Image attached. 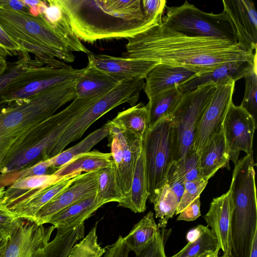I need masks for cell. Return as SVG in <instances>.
I'll return each mask as SVG.
<instances>
[{
    "instance_id": "6da1fadb",
    "label": "cell",
    "mask_w": 257,
    "mask_h": 257,
    "mask_svg": "<svg viewBox=\"0 0 257 257\" xmlns=\"http://www.w3.org/2000/svg\"><path fill=\"white\" fill-rule=\"evenodd\" d=\"M161 18L126 39L122 57L147 60L156 65L163 63L181 67L198 74L228 62L251 61L254 56L256 51L249 53L237 42L183 35L164 26Z\"/></svg>"
},
{
    "instance_id": "7a4b0ae2",
    "label": "cell",
    "mask_w": 257,
    "mask_h": 257,
    "mask_svg": "<svg viewBox=\"0 0 257 257\" xmlns=\"http://www.w3.org/2000/svg\"><path fill=\"white\" fill-rule=\"evenodd\" d=\"M0 26L23 52L33 53L44 65L62 68L75 60L72 52L41 15L0 5Z\"/></svg>"
},
{
    "instance_id": "3957f363",
    "label": "cell",
    "mask_w": 257,
    "mask_h": 257,
    "mask_svg": "<svg viewBox=\"0 0 257 257\" xmlns=\"http://www.w3.org/2000/svg\"><path fill=\"white\" fill-rule=\"evenodd\" d=\"M72 30L81 41L132 38L158 22L128 21L117 15L105 0H57Z\"/></svg>"
},
{
    "instance_id": "277c9868",
    "label": "cell",
    "mask_w": 257,
    "mask_h": 257,
    "mask_svg": "<svg viewBox=\"0 0 257 257\" xmlns=\"http://www.w3.org/2000/svg\"><path fill=\"white\" fill-rule=\"evenodd\" d=\"M161 23L189 37H213L237 42L235 27L227 13H206L186 1L176 7H166Z\"/></svg>"
},
{
    "instance_id": "5b68a950",
    "label": "cell",
    "mask_w": 257,
    "mask_h": 257,
    "mask_svg": "<svg viewBox=\"0 0 257 257\" xmlns=\"http://www.w3.org/2000/svg\"><path fill=\"white\" fill-rule=\"evenodd\" d=\"M145 83L143 78L121 81L107 94L94 101L66 129L53 147L50 158L61 153L70 143L80 139L93 123L111 109L125 103L131 106L135 105Z\"/></svg>"
},
{
    "instance_id": "8992f818",
    "label": "cell",
    "mask_w": 257,
    "mask_h": 257,
    "mask_svg": "<svg viewBox=\"0 0 257 257\" xmlns=\"http://www.w3.org/2000/svg\"><path fill=\"white\" fill-rule=\"evenodd\" d=\"M173 135L169 115L147 130L143 138L148 199L152 203L166 184L167 173L173 161Z\"/></svg>"
},
{
    "instance_id": "52a82bcc",
    "label": "cell",
    "mask_w": 257,
    "mask_h": 257,
    "mask_svg": "<svg viewBox=\"0 0 257 257\" xmlns=\"http://www.w3.org/2000/svg\"><path fill=\"white\" fill-rule=\"evenodd\" d=\"M215 86L210 83L184 94L170 115L173 124V161L185 157L192 148L196 127Z\"/></svg>"
},
{
    "instance_id": "ba28073f",
    "label": "cell",
    "mask_w": 257,
    "mask_h": 257,
    "mask_svg": "<svg viewBox=\"0 0 257 257\" xmlns=\"http://www.w3.org/2000/svg\"><path fill=\"white\" fill-rule=\"evenodd\" d=\"M107 123L112 166L118 185L125 197L130 191L136 165L143 150V139L111 120Z\"/></svg>"
},
{
    "instance_id": "9c48e42d",
    "label": "cell",
    "mask_w": 257,
    "mask_h": 257,
    "mask_svg": "<svg viewBox=\"0 0 257 257\" xmlns=\"http://www.w3.org/2000/svg\"><path fill=\"white\" fill-rule=\"evenodd\" d=\"M234 81L216 85L211 99L195 128L192 149L199 155L208 141L222 130L232 96Z\"/></svg>"
},
{
    "instance_id": "30bf717a",
    "label": "cell",
    "mask_w": 257,
    "mask_h": 257,
    "mask_svg": "<svg viewBox=\"0 0 257 257\" xmlns=\"http://www.w3.org/2000/svg\"><path fill=\"white\" fill-rule=\"evenodd\" d=\"M256 121L241 106L232 100L223 122L224 132L230 161L234 165L238 161L240 151L246 155L253 153V141Z\"/></svg>"
},
{
    "instance_id": "8fae6325",
    "label": "cell",
    "mask_w": 257,
    "mask_h": 257,
    "mask_svg": "<svg viewBox=\"0 0 257 257\" xmlns=\"http://www.w3.org/2000/svg\"><path fill=\"white\" fill-rule=\"evenodd\" d=\"M97 170L80 174L67 188L42 207L34 221L43 225L51 217L66 207L97 193Z\"/></svg>"
},
{
    "instance_id": "7c38bea8",
    "label": "cell",
    "mask_w": 257,
    "mask_h": 257,
    "mask_svg": "<svg viewBox=\"0 0 257 257\" xmlns=\"http://www.w3.org/2000/svg\"><path fill=\"white\" fill-rule=\"evenodd\" d=\"M56 227L20 218L8 239L3 257H31L49 241Z\"/></svg>"
},
{
    "instance_id": "4fadbf2b",
    "label": "cell",
    "mask_w": 257,
    "mask_h": 257,
    "mask_svg": "<svg viewBox=\"0 0 257 257\" xmlns=\"http://www.w3.org/2000/svg\"><path fill=\"white\" fill-rule=\"evenodd\" d=\"M224 11L236 31L237 43L248 53L257 48V12L251 0H223Z\"/></svg>"
},
{
    "instance_id": "5bb4252c",
    "label": "cell",
    "mask_w": 257,
    "mask_h": 257,
    "mask_svg": "<svg viewBox=\"0 0 257 257\" xmlns=\"http://www.w3.org/2000/svg\"><path fill=\"white\" fill-rule=\"evenodd\" d=\"M90 66L100 70L118 82L134 78H145L156 65L144 59L118 57L104 54L87 55Z\"/></svg>"
},
{
    "instance_id": "9a60e30c",
    "label": "cell",
    "mask_w": 257,
    "mask_h": 257,
    "mask_svg": "<svg viewBox=\"0 0 257 257\" xmlns=\"http://www.w3.org/2000/svg\"><path fill=\"white\" fill-rule=\"evenodd\" d=\"M234 206L231 189L214 198L203 216L207 226L214 233L223 256L231 257V220Z\"/></svg>"
},
{
    "instance_id": "2e32d148",
    "label": "cell",
    "mask_w": 257,
    "mask_h": 257,
    "mask_svg": "<svg viewBox=\"0 0 257 257\" xmlns=\"http://www.w3.org/2000/svg\"><path fill=\"white\" fill-rule=\"evenodd\" d=\"M84 68L76 69L71 66L53 68L49 73L16 88L0 93V108L17 100L27 98L45 89L74 80L83 72Z\"/></svg>"
},
{
    "instance_id": "e0dca14e",
    "label": "cell",
    "mask_w": 257,
    "mask_h": 257,
    "mask_svg": "<svg viewBox=\"0 0 257 257\" xmlns=\"http://www.w3.org/2000/svg\"><path fill=\"white\" fill-rule=\"evenodd\" d=\"M256 57V52L251 61H232L222 64L210 71L196 74L180 84L177 88L181 92L185 94L210 83L218 85L235 82L244 77Z\"/></svg>"
},
{
    "instance_id": "ac0fdd59",
    "label": "cell",
    "mask_w": 257,
    "mask_h": 257,
    "mask_svg": "<svg viewBox=\"0 0 257 257\" xmlns=\"http://www.w3.org/2000/svg\"><path fill=\"white\" fill-rule=\"evenodd\" d=\"M80 174L76 173L64 177L36 191L26 198L8 208L18 217L34 221L39 210L69 186Z\"/></svg>"
},
{
    "instance_id": "d6986e66",
    "label": "cell",
    "mask_w": 257,
    "mask_h": 257,
    "mask_svg": "<svg viewBox=\"0 0 257 257\" xmlns=\"http://www.w3.org/2000/svg\"><path fill=\"white\" fill-rule=\"evenodd\" d=\"M195 74L185 68L158 64L146 75L144 90L149 99L159 93L178 87Z\"/></svg>"
},
{
    "instance_id": "ffe728a7",
    "label": "cell",
    "mask_w": 257,
    "mask_h": 257,
    "mask_svg": "<svg viewBox=\"0 0 257 257\" xmlns=\"http://www.w3.org/2000/svg\"><path fill=\"white\" fill-rule=\"evenodd\" d=\"M119 83L105 73L87 65L75 80L76 97L98 99L107 94Z\"/></svg>"
},
{
    "instance_id": "44dd1931",
    "label": "cell",
    "mask_w": 257,
    "mask_h": 257,
    "mask_svg": "<svg viewBox=\"0 0 257 257\" xmlns=\"http://www.w3.org/2000/svg\"><path fill=\"white\" fill-rule=\"evenodd\" d=\"M230 158L223 129L208 141L199 154L200 177L211 178L220 168L230 169Z\"/></svg>"
},
{
    "instance_id": "7402d4cb",
    "label": "cell",
    "mask_w": 257,
    "mask_h": 257,
    "mask_svg": "<svg viewBox=\"0 0 257 257\" xmlns=\"http://www.w3.org/2000/svg\"><path fill=\"white\" fill-rule=\"evenodd\" d=\"M47 5L40 15L64 41L71 52L92 53L84 46L73 33L68 19L57 0L47 1Z\"/></svg>"
},
{
    "instance_id": "603a6c76",
    "label": "cell",
    "mask_w": 257,
    "mask_h": 257,
    "mask_svg": "<svg viewBox=\"0 0 257 257\" xmlns=\"http://www.w3.org/2000/svg\"><path fill=\"white\" fill-rule=\"evenodd\" d=\"M104 204L96 196L74 203L55 214L46 223L57 228H73L91 217Z\"/></svg>"
},
{
    "instance_id": "cb8c5ba5",
    "label": "cell",
    "mask_w": 257,
    "mask_h": 257,
    "mask_svg": "<svg viewBox=\"0 0 257 257\" xmlns=\"http://www.w3.org/2000/svg\"><path fill=\"white\" fill-rule=\"evenodd\" d=\"M148 197L145 158L142 150L136 165L130 191L118 203V206L128 208L135 213H142L146 209Z\"/></svg>"
},
{
    "instance_id": "d4e9b609",
    "label": "cell",
    "mask_w": 257,
    "mask_h": 257,
    "mask_svg": "<svg viewBox=\"0 0 257 257\" xmlns=\"http://www.w3.org/2000/svg\"><path fill=\"white\" fill-rule=\"evenodd\" d=\"M54 239L38 249L31 257H67L73 245L84 236L82 223L73 228H57Z\"/></svg>"
},
{
    "instance_id": "484cf974",
    "label": "cell",
    "mask_w": 257,
    "mask_h": 257,
    "mask_svg": "<svg viewBox=\"0 0 257 257\" xmlns=\"http://www.w3.org/2000/svg\"><path fill=\"white\" fill-rule=\"evenodd\" d=\"M55 175L27 176L17 179L6 190L1 201L9 208L24 200L36 191L53 183L60 179Z\"/></svg>"
},
{
    "instance_id": "4316f807",
    "label": "cell",
    "mask_w": 257,
    "mask_h": 257,
    "mask_svg": "<svg viewBox=\"0 0 257 257\" xmlns=\"http://www.w3.org/2000/svg\"><path fill=\"white\" fill-rule=\"evenodd\" d=\"M112 165L111 153L89 151L78 155L59 168L54 174L59 178L82 172L96 171Z\"/></svg>"
},
{
    "instance_id": "83f0119b",
    "label": "cell",
    "mask_w": 257,
    "mask_h": 257,
    "mask_svg": "<svg viewBox=\"0 0 257 257\" xmlns=\"http://www.w3.org/2000/svg\"><path fill=\"white\" fill-rule=\"evenodd\" d=\"M160 231L155 221L154 213L150 211L123 238L130 250L137 255L152 241Z\"/></svg>"
},
{
    "instance_id": "f1b7e54d",
    "label": "cell",
    "mask_w": 257,
    "mask_h": 257,
    "mask_svg": "<svg viewBox=\"0 0 257 257\" xmlns=\"http://www.w3.org/2000/svg\"><path fill=\"white\" fill-rule=\"evenodd\" d=\"M183 95L184 94L176 87L149 99L147 104L149 111L147 130L153 127L161 119L169 116Z\"/></svg>"
},
{
    "instance_id": "f546056e",
    "label": "cell",
    "mask_w": 257,
    "mask_h": 257,
    "mask_svg": "<svg viewBox=\"0 0 257 257\" xmlns=\"http://www.w3.org/2000/svg\"><path fill=\"white\" fill-rule=\"evenodd\" d=\"M199 155L191 148L185 157L176 161H173L168 170L166 184L169 186L181 182L195 180L200 177L198 169Z\"/></svg>"
},
{
    "instance_id": "4dcf8cb0",
    "label": "cell",
    "mask_w": 257,
    "mask_h": 257,
    "mask_svg": "<svg viewBox=\"0 0 257 257\" xmlns=\"http://www.w3.org/2000/svg\"><path fill=\"white\" fill-rule=\"evenodd\" d=\"M111 121L120 128L143 139L149 123L148 107L140 103L118 112Z\"/></svg>"
},
{
    "instance_id": "1f68e13d",
    "label": "cell",
    "mask_w": 257,
    "mask_h": 257,
    "mask_svg": "<svg viewBox=\"0 0 257 257\" xmlns=\"http://www.w3.org/2000/svg\"><path fill=\"white\" fill-rule=\"evenodd\" d=\"M108 134L109 126L107 122L74 146L49 158V161L52 166L59 169L75 157L89 152L95 145L108 136Z\"/></svg>"
},
{
    "instance_id": "d6a6232c",
    "label": "cell",
    "mask_w": 257,
    "mask_h": 257,
    "mask_svg": "<svg viewBox=\"0 0 257 257\" xmlns=\"http://www.w3.org/2000/svg\"><path fill=\"white\" fill-rule=\"evenodd\" d=\"M164 232H159L152 241L135 257H167L165 253ZM104 257H128L131 251L123 237L119 235L112 244L105 247Z\"/></svg>"
},
{
    "instance_id": "836d02e7",
    "label": "cell",
    "mask_w": 257,
    "mask_h": 257,
    "mask_svg": "<svg viewBox=\"0 0 257 257\" xmlns=\"http://www.w3.org/2000/svg\"><path fill=\"white\" fill-rule=\"evenodd\" d=\"M97 180L96 196L104 204L111 202L118 203L124 198L118 185L112 165L97 170Z\"/></svg>"
},
{
    "instance_id": "e575fe53",
    "label": "cell",
    "mask_w": 257,
    "mask_h": 257,
    "mask_svg": "<svg viewBox=\"0 0 257 257\" xmlns=\"http://www.w3.org/2000/svg\"><path fill=\"white\" fill-rule=\"evenodd\" d=\"M181 198L167 184L161 190L153 203L156 218H159L158 226L159 228H164L169 219L175 215Z\"/></svg>"
},
{
    "instance_id": "d590c367",
    "label": "cell",
    "mask_w": 257,
    "mask_h": 257,
    "mask_svg": "<svg viewBox=\"0 0 257 257\" xmlns=\"http://www.w3.org/2000/svg\"><path fill=\"white\" fill-rule=\"evenodd\" d=\"M219 250L214 233L206 226L204 231L195 240L188 242L181 250L170 257H194L208 251L218 253Z\"/></svg>"
},
{
    "instance_id": "8d00e7d4",
    "label": "cell",
    "mask_w": 257,
    "mask_h": 257,
    "mask_svg": "<svg viewBox=\"0 0 257 257\" xmlns=\"http://www.w3.org/2000/svg\"><path fill=\"white\" fill-rule=\"evenodd\" d=\"M257 63L256 57L249 69L245 73V91L244 96L240 104L256 120L257 117Z\"/></svg>"
},
{
    "instance_id": "74e56055",
    "label": "cell",
    "mask_w": 257,
    "mask_h": 257,
    "mask_svg": "<svg viewBox=\"0 0 257 257\" xmlns=\"http://www.w3.org/2000/svg\"><path fill=\"white\" fill-rule=\"evenodd\" d=\"M96 230V224L86 236L73 245L67 257H101L104 254L105 249L102 248L98 242Z\"/></svg>"
},
{
    "instance_id": "f35d334b",
    "label": "cell",
    "mask_w": 257,
    "mask_h": 257,
    "mask_svg": "<svg viewBox=\"0 0 257 257\" xmlns=\"http://www.w3.org/2000/svg\"><path fill=\"white\" fill-rule=\"evenodd\" d=\"M210 178L200 177L184 184V190L175 215L179 214L200 194L206 187Z\"/></svg>"
},
{
    "instance_id": "ab89813d",
    "label": "cell",
    "mask_w": 257,
    "mask_h": 257,
    "mask_svg": "<svg viewBox=\"0 0 257 257\" xmlns=\"http://www.w3.org/2000/svg\"><path fill=\"white\" fill-rule=\"evenodd\" d=\"M20 219L0 201L1 233L9 238Z\"/></svg>"
},
{
    "instance_id": "60d3db41",
    "label": "cell",
    "mask_w": 257,
    "mask_h": 257,
    "mask_svg": "<svg viewBox=\"0 0 257 257\" xmlns=\"http://www.w3.org/2000/svg\"><path fill=\"white\" fill-rule=\"evenodd\" d=\"M58 169L51 165L48 159L40 161L19 172L17 179L32 176L51 175L54 174Z\"/></svg>"
},
{
    "instance_id": "b9f144b4",
    "label": "cell",
    "mask_w": 257,
    "mask_h": 257,
    "mask_svg": "<svg viewBox=\"0 0 257 257\" xmlns=\"http://www.w3.org/2000/svg\"><path fill=\"white\" fill-rule=\"evenodd\" d=\"M165 0H143L142 7L146 18L156 21L162 17L166 7Z\"/></svg>"
},
{
    "instance_id": "7bdbcfd3",
    "label": "cell",
    "mask_w": 257,
    "mask_h": 257,
    "mask_svg": "<svg viewBox=\"0 0 257 257\" xmlns=\"http://www.w3.org/2000/svg\"><path fill=\"white\" fill-rule=\"evenodd\" d=\"M200 197H197L182 211L177 218V221H191L196 220L201 215Z\"/></svg>"
},
{
    "instance_id": "ee69618b",
    "label": "cell",
    "mask_w": 257,
    "mask_h": 257,
    "mask_svg": "<svg viewBox=\"0 0 257 257\" xmlns=\"http://www.w3.org/2000/svg\"><path fill=\"white\" fill-rule=\"evenodd\" d=\"M0 46L8 56L16 55L23 52L22 48L16 44L0 26Z\"/></svg>"
},
{
    "instance_id": "f6af8a7d",
    "label": "cell",
    "mask_w": 257,
    "mask_h": 257,
    "mask_svg": "<svg viewBox=\"0 0 257 257\" xmlns=\"http://www.w3.org/2000/svg\"><path fill=\"white\" fill-rule=\"evenodd\" d=\"M0 5L8 7L18 12L30 13L29 7L25 5L22 0H0Z\"/></svg>"
},
{
    "instance_id": "bcb514c9",
    "label": "cell",
    "mask_w": 257,
    "mask_h": 257,
    "mask_svg": "<svg viewBox=\"0 0 257 257\" xmlns=\"http://www.w3.org/2000/svg\"><path fill=\"white\" fill-rule=\"evenodd\" d=\"M206 226L199 224L196 227L189 230L186 235L188 242L195 240L205 230Z\"/></svg>"
},
{
    "instance_id": "7dc6e473",
    "label": "cell",
    "mask_w": 257,
    "mask_h": 257,
    "mask_svg": "<svg viewBox=\"0 0 257 257\" xmlns=\"http://www.w3.org/2000/svg\"><path fill=\"white\" fill-rule=\"evenodd\" d=\"M9 238L0 233V257H3Z\"/></svg>"
},
{
    "instance_id": "c3c4849f",
    "label": "cell",
    "mask_w": 257,
    "mask_h": 257,
    "mask_svg": "<svg viewBox=\"0 0 257 257\" xmlns=\"http://www.w3.org/2000/svg\"><path fill=\"white\" fill-rule=\"evenodd\" d=\"M249 257H257V233L253 239Z\"/></svg>"
},
{
    "instance_id": "681fc988",
    "label": "cell",
    "mask_w": 257,
    "mask_h": 257,
    "mask_svg": "<svg viewBox=\"0 0 257 257\" xmlns=\"http://www.w3.org/2000/svg\"><path fill=\"white\" fill-rule=\"evenodd\" d=\"M23 4L28 7H34L40 5L42 1L38 0H22Z\"/></svg>"
},
{
    "instance_id": "f907efd6",
    "label": "cell",
    "mask_w": 257,
    "mask_h": 257,
    "mask_svg": "<svg viewBox=\"0 0 257 257\" xmlns=\"http://www.w3.org/2000/svg\"><path fill=\"white\" fill-rule=\"evenodd\" d=\"M8 64L5 59H0V76L6 71Z\"/></svg>"
},
{
    "instance_id": "816d5d0a",
    "label": "cell",
    "mask_w": 257,
    "mask_h": 257,
    "mask_svg": "<svg viewBox=\"0 0 257 257\" xmlns=\"http://www.w3.org/2000/svg\"><path fill=\"white\" fill-rule=\"evenodd\" d=\"M218 254V253L208 251L194 257H219Z\"/></svg>"
},
{
    "instance_id": "f5cc1de1",
    "label": "cell",
    "mask_w": 257,
    "mask_h": 257,
    "mask_svg": "<svg viewBox=\"0 0 257 257\" xmlns=\"http://www.w3.org/2000/svg\"><path fill=\"white\" fill-rule=\"evenodd\" d=\"M7 56H8V55L7 54V53L5 51V50L0 46V59L6 60V58Z\"/></svg>"
},
{
    "instance_id": "db71d44e",
    "label": "cell",
    "mask_w": 257,
    "mask_h": 257,
    "mask_svg": "<svg viewBox=\"0 0 257 257\" xmlns=\"http://www.w3.org/2000/svg\"><path fill=\"white\" fill-rule=\"evenodd\" d=\"M6 192V189L4 187H0V201L2 200V199L3 198L5 193Z\"/></svg>"
},
{
    "instance_id": "11a10c76",
    "label": "cell",
    "mask_w": 257,
    "mask_h": 257,
    "mask_svg": "<svg viewBox=\"0 0 257 257\" xmlns=\"http://www.w3.org/2000/svg\"><path fill=\"white\" fill-rule=\"evenodd\" d=\"M221 257H224V256H221Z\"/></svg>"
}]
</instances>
